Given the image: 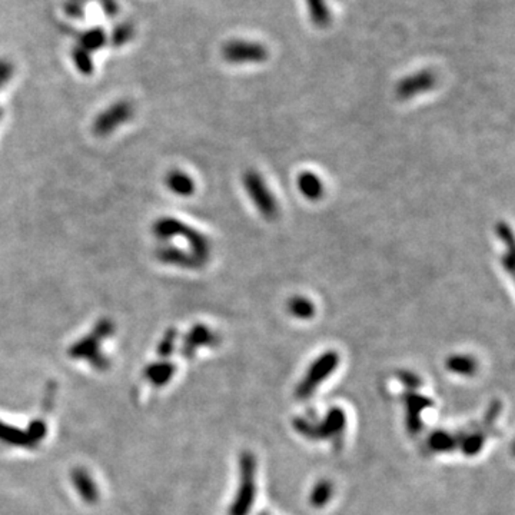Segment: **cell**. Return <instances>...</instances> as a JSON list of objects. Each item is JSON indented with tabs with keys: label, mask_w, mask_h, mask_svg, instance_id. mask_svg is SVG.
Here are the masks:
<instances>
[{
	"label": "cell",
	"mask_w": 515,
	"mask_h": 515,
	"mask_svg": "<svg viewBox=\"0 0 515 515\" xmlns=\"http://www.w3.org/2000/svg\"><path fill=\"white\" fill-rule=\"evenodd\" d=\"M216 341H218L216 335L208 326L196 325L186 335L185 354H186V356H191L199 346L211 345V344H215Z\"/></svg>",
	"instance_id": "obj_12"
},
{
	"label": "cell",
	"mask_w": 515,
	"mask_h": 515,
	"mask_svg": "<svg viewBox=\"0 0 515 515\" xmlns=\"http://www.w3.org/2000/svg\"><path fill=\"white\" fill-rule=\"evenodd\" d=\"M222 58L230 65H246V63H262L268 59V49L265 45L253 41L233 39L223 45Z\"/></svg>",
	"instance_id": "obj_6"
},
{
	"label": "cell",
	"mask_w": 515,
	"mask_h": 515,
	"mask_svg": "<svg viewBox=\"0 0 515 515\" xmlns=\"http://www.w3.org/2000/svg\"><path fill=\"white\" fill-rule=\"evenodd\" d=\"M445 366L452 373H458L462 376H472L478 369V362L471 355L454 354L447 358Z\"/></svg>",
	"instance_id": "obj_16"
},
{
	"label": "cell",
	"mask_w": 515,
	"mask_h": 515,
	"mask_svg": "<svg viewBox=\"0 0 515 515\" xmlns=\"http://www.w3.org/2000/svg\"><path fill=\"white\" fill-rule=\"evenodd\" d=\"M242 182L256 211L268 221L277 219L280 213V206L272 192L270 191L265 179L256 171H246L242 178Z\"/></svg>",
	"instance_id": "obj_3"
},
{
	"label": "cell",
	"mask_w": 515,
	"mask_h": 515,
	"mask_svg": "<svg viewBox=\"0 0 515 515\" xmlns=\"http://www.w3.org/2000/svg\"><path fill=\"white\" fill-rule=\"evenodd\" d=\"M297 185H298L301 195L311 202L319 201L325 191L322 179L309 171H304L302 174H299V176L297 179Z\"/></svg>",
	"instance_id": "obj_11"
},
{
	"label": "cell",
	"mask_w": 515,
	"mask_h": 515,
	"mask_svg": "<svg viewBox=\"0 0 515 515\" xmlns=\"http://www.w3.org/2000/svg\"><path fill=\"white\" fill-rule=\"evenodd\" d=\"M315 309L314 302L302 295L292 297L288 302L290 314L298 319H311L315 315Z\"/></svg>",
	"instance_id": "obj_18"
},
{
	"label": "cell",
	"mask_w": 515,
	"mask_h": 515,
	"mask_svg": "<svg viewBox=\"0 0 515 515\" xmlns=\"http://www.w3.org/2000/svg\"><path fill=\"white\" fill-rule=\"evenodd\" d=\"M99 4L107 18H115L117 15L119 6L116 4V0H99Z\"/></svg>",
	"instance_id": "obj_26"
},
{
	"label": "cell",
	"mask_w": 515,
	"mask_h": 515,
	"mask_svg": "<svg viewBox=\"0 0 515 515\" xmlns=\"http://www.w3.org/2000/svg\"><path fill=\"white\" fill-rule=\"evenodd\" d=\"M397 376H398L400 382L405 386V388H407L408 391L418 390L420 386H421V383H423L421 378H420L417 373L411 372V371H400V372L397 373Z\"/></svg>",
	"instance_id": "obj_23"
},
{
	"label": "cell",
	"mask_w": 515,
	"mask_h": 515,
	"mask_svg": "<svg viewBox=\"0 0 515 515\" xmlns=\"http://www.w3.org/2000/svg\"><path fill=\"white\" fill-rule=\"evenodd\" d=\"M345 413L341 408H331L324 421L314 424L305 418H295L294 428L309 440H332L342 438L345 431Z\"/></svg>",
	"instance_id": "obj_2"
},
{
	"label": "cell",
	"mask_w": 515,
	"mask_h": 515,
	"mask_svg": "<svg viewBox=\"0 0 515 515\" xmlns=\"http://www.w3.org/2000/svg\"><path fill=\"white\" fill-rule=\"evenodd\" d=\"M485 438H487L485 432L481 431L467 434L464 437H460V448L467 457H474L482 450Z\"/></svg>",
	"instance_id": "obj_19"
},
{
	"label": "cell",
	"mask_w": 515,
	"mask_h": 515,
	"mask_svg": "<svg viewBox=\"0 0 515 515\" xmlns=\"http://www.w3.org/2000/svg\"><path fill=\"white\" fill-rule=\"evenodd\" d=\"M135 38V26L131 22H122L119 23L112 35H110V43L113 48H122L126 43L131 42Z\"/></svg>",
	"instance_id": "obj_21"
},
{
	"label": "cell",
	"mask_w": 515,
	"mask_h": 515,
	"mask_svg": "<svg viewBox=\"0 0 515 515\" xmlns=\"http://www.w3.org/2000/svg\"><path fill=\"white\" fill-rule=\"evenodd\" d=\"M501 265L509 275H512V272H514V252H512V249H508L501 256Z\"/></svg>",
	"instance_id": "obj_27"
},
{
	"label": "cell",
	"mask_w": 515,
	"mask_h": 515,
	"mask_svg": "<svg viewBox=\"0 0 515 515\" xmlns=\"http://www.w3.org/2000/svg\"><path fill=\"white\" fill-rule=\"evenodd\" d=\"M154 233L162 242L182 236L189 245V252L193 253L196 260H199L203 265L208 262L211 256V242L202 232L191 228L189 225L175 218H162L155 222Z\"/></svg>",
	"instance_id": "obj_1"
},
{
	"label": "cell",
	"mask_w": 515,
	"mask_h": 515,
	"mask_svg": "<svg viewBox=\"0 0 515 515\" xmlns=\"http://www.w3.org/2000/svg\"><path fill=\"white\" fill-rule=\"evenodd\" d=\"M166 186L179 196H191L195 192L193 179L184 171L174 169L166 175Z\"/></svg>",
	"instance_id": "obj_15"
},
{
	"label": "cell",
	"mask_w": 515,
	"mask_h": 515,
	"mask_svg": "<svg viewBox=\"0 0 515 515\" xmlns=\"http://www.w3.org/2000/svg\"><path fill=\"white\" fill-rule=\"evenodd\" d=\"M258 515H270L267 511H262V512H260V514H258Z\"/></svg>",
	"instance_id": "obj_29"
},
{
	"label": "cell",
	"mask_w": 515,
	"mask_h": 515,
	"mask_svg": "<svg viewBox=\"0 0 515 515\" xmlns=\"http://www.w3.org/2000/svg\"><path fill=\"white\" fill-rule=\"evenodd\" d=\"M78 46L87 51L89 53H93L99 49H102L107 42V35L100 28H90L82 32H78L76 35Z\"/></svg>",
	"instance_id": "obj_14"
},
{
	"label": "cell",
	"mask_w": 515,
	"mask_h": 515,
	"mask_svg": "<svg viewBox=\"0 0 515 515\" xmlns=\"http://www.w3.org/2000/svg\"><path fill=\"white\" fill-rule=\"evenodd\" d=\"M332 492H334V485L331 481L328 479H322L319 481L314 489L312 494L309 497V501L312 504V506L315 508H322L328 504V501L332 498Z\"/></svg>",
	"instance_id": "obj_20"
},
{
	"label": "cell",
	"mask_w": 515,
	"mask_h": 515,
	"mask_svg": "<svg viewBox=\"0 0 515 515\" xmlns=\"http://www.w3.org/2000/svg\"><path fill=\"white\" fill-rule=\"evenodd\" d=\"M15 66L8 59H0V90H2L14 78Z\"/></svg>",
	"instance_id": "obj_24"
},
{
	"label": "cell",
	"mask_w": 515,
	"mask_h": 515,
	"mask_svg": "<svg viewBox=\"0 0 515 515\" xmlns=\"http://www.w3.org/2000/svg\"><path fill=\"white\" fill-rule=\"evenodd\" d=\"M339 355L336 351H326L319 355L308 368L304 379L297 386L295 395L299 400H307L314 395L318 385L322 383L338 366Z\"/></svg>",
	"instance_id": "obj_4"
},
{
	"label": "cell",
	"mask_w": 515,
	"mask_h": 515,
	"mask_svg": "<svg viewBox=\"0 0 515 515\" xmlns=\"http://www.w3.org/2000/svg\"><path fill=\"white\" fill-rule=\"evenodd\" d=\"M497 236L499 238V240L508 246V249H512V243H514V235L511 230V226L505 222H498L497 223Z\"/></svg>",
	"instance_id": "obj_25"
},
{
	"label": "cell",
	"mask_w": 515,
	"mask_h": 515,
	"mask_svg": "<svg viewBox=\"0 0 515 515\" xmlns=\"http://www.w3.org/2000/svg\"><path fill=\"white\" fill-rule=\"evenodd\" d=\"M407 407V428L411 434H418L423 430V411L432 407V401L414 391L404 395Z\"/></svg>",
	"instance_id": "obj_10"
},
{
	"label": "cell",
	"mask_w": 515,
	"mask_h": 515,
	"mask_svg": "<svg viewBox=\"0 0 515 515\" xmlns=\"http://www.w3.org/2000/svg\"><path fill=\"white\" fill-rule=\"evenodd\" d=\"M437 83L432 70H420L403 78L395 86V95L400 100H410L430 92Z\"/></svg>",
	"instance_id": "obj_8"
},
{
	"label": "cell",
	"mask_w": 515,
	"mask_h": 515,
	"mask_svg": "<svg viewBox=\"0 0 515 515\" xmlns=\"http://www.w3.org/2000/svg\"><path fill=\"white\" fill-rule=\"evenodd\" d=\"M458 444H460V435L447 431H435L428 438V445L434 452H450L455 450Z\"/></svg>",
	"instance_id": "obj_17"
},
{
	"label": "cell",
	"mask_w": 515,
	"mask_h": 515,
	"mask_svg": "<svg viewBox=\"0 0 515 515\" xmlns=\"http://www.w3.org/2000/svg\"><path fill=\"white\" fill-rule=\"evenodd\" d=\"M134 105L127 100H119L110 105L106 110L99 113L93 122V132L97 137H106L112 134L120 124L126 123L134 117Z\"/></svg>",
	"instance_id": "obj_7"
},
{
	"label": "cell",
	"mask_w": 515,
	"mask_h": 515,
	"mask_svg": "<svg viewBox=\"0 0 515 515\" xmlns=\"http://www.w3.org/2000/svg\"><path fill=\"white\" fill-rule=\"evenodd\" d=\"M72 55V60H73V65L76 66V69L87 76V75H92L93 73V59L90 58V53L82 48H79L78 45L72 49L70 52Z\"/></svg>",
	"instance_id": "obj_22"
},
{
	"label": "cell",
	"mask_w": 515,
	"mask_h": 515,
	"mask_svg": "<svg viewBox=\"0 0 515 515\" xmlns=\"http://www.w3.org/2000/svg\"><path fill=\"white\" fill-rule=\"evenodd\" d=\"M308 16L314 26L325 29L331 25L332 16L326 0H304Z\"/></svg>",
	"instance_id": "obj_13"
},
{
	"label": "cell",
	"mask_w": 515,
	"mask_h": 515,
	"mask_svg": "<svg viewBox=\"0 0 515 515\" xmlns=\"http://www.w3.org/2000/svg\"><path fill=\"white\" fill-rule=\"evenodd\" d=\"M255 475H256L255 457L250 452H243L240 455V484L233 505L229 511V515H248L256 495Z\"/></svg>",
	"instance_id": "obj_5"
},
{
	"label": "cell",
	"mask_w": 515,
	"mask_h": 515,
	"mask_svg": "<svg viewBox=\"0 0 515 515\" xmlns=\"http://www.w3.org/2000/svg\"><path fill=\"white\" fill-rule=\"evenodd\" d=\"M2 117H4V109L0 107V120H2Z\"/></svg>",
	"instance_id": "obj_28"
},
{
	"label": "cell",
	"mask_w": 515,
	"mask_h": 515,
	"mask_svg": "<svg viewBox=\"0 0 515 515\" xmlns=\"http://www.w3.org/2000/svg\"><path fill=\"white\" fill-rule=\"evenodd\" d=\"M156 256H158V260L164 264L181 267L185 270H199L203 267V264L199 260H196L191 252H186V250L172 246V245L159 246L156 249Z\"/></svg>",
	"instance_id": "obj_9"
}]
</instances>
